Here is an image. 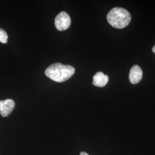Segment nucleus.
I'll return each mask as SVG.
<instances>
[{
	"label": "nucleus",
	"mask_w": 155,
	"mask_h": 155,
	"mask_svg": "<svg viewBox=\"0 0 155 155\" xmlns=\"http://www.w3.org/2000/svg\"><path fill=\"white\" fill-rule=\"evenodd\" d=\"M75 71V68L71 66L56 63L47 67L45 71V75L55 82H63L71 77Z\"/></svg>",
	"instance_id": "obj_1"
},
{
	"label": "nucleus",
	"mask_w": 155,
	"mask_h": 155,
	"mask_svg": "<svg viewBox=\"0 0 155 155\" xmlns=\"http://www.w3.org/2000/svg\"><path fill=\"white\" fill-rule=\"evenodd\" d=\"M107 20L113 27L122 29L129 24L131 21V15L127 9L117 7L113 8L108 13Z\"/></svg>",
	"instance_id": "obj_2"
},
{
	"label": "nucleus",
	"mask_w": 155,
	"mask_h": 155,
	"mask_svg": "<svg viewBox=\"0 0 155 155\" xmlns=\"http://www.w3.org/2000/svg\"><path fill=\"white\" fill-rule=\"evenodd\" d=\"M71 22V18L68 14L65 12H61L55 17V25L58 31H65L70 27Z\"/></svg>",
	"instance_id": "obj_3"
},
{
	"label": "nucleus",
	"mask_w": 155,
	"mask_h": 155,
	"mask_svg": "<svg viewBox=\"0 0 155 155\" xmlns=\"http://www.w3.org/2000/svg\"><path fill=\"white\" fill-rule=\"evenodd\" d=\"M15 102L11 99L0 101V114L3 117L8 116L14 109Z\"/></svg>",
	"instance_id": "obj_4"
},
{
	"label": "nucleus",
	"mask_w": 155,
	"mask_h": 155,
	"mask_svg": "<svg viewBox=\"0 0 155 155\" xmlns=\"http://www.w3.org/2000/svg\"><path fill=\"white\" fill-rule=\"evenodd\" d=\"M143 78V71L138 65L133 66L129 72V79L130 83L135 84L140 82Z\"/></svg>",
	"instance_id": "obj_5"
},
{
	"label": "nucleus",
	"mask_w": 155,
	"mask_h": 155,
	"mask_svg": "<svg viewBox=\"0 0 155 155\" xmlns=\"http://www.w3.org/2000/svg\"><path fill=\"white\" fill-rule=\"evenodd\" d=\"M109 77L105 75L103 72H98L96 73L93 77V84L100 87H104L108 83Z\"/></svg>",
	"instance_id": "obj_6"
},
{
	"label": "nucleus",
	"mask_w": 155,
	"mask_h": 155,
	"mask_svg": "<svg viewBox=\"0 0 155 155\" xmlns=\"http://www.w3.org/2000/svg\"><path fill=\"white\" fill-rule=\"evenodd\" d=\"M8 36L5 31L0 28V42L2 44H6L8 42Z\"/></svg>",
	"instance_id": "obj_7"
},
{
	"label": "nucleus",
	"mask_w": 155,
	"mask_h": 155,
	"mask_svg": "<svg viewBox=\"0 0 155 155\" xmlns=\"http://www.w3.org/2000/svg\"><path fill=\"white\" fill-rule=\"evenodd\" d=\"M89 155L86 153V152H82L81 153H80V155Z\"/></svg>",
	"instance_id": "obj_8"
},
{
	"label": "nucleus",
	"mask_w": 155,
	"mask_h": 155,
	"mask_svg": "<svg viewBox=\"0 0 155 155\" xmlns=\"http://www.w3.org/2000/svg\"><path fill=\"white\" fill-rule=\"evenodd\" d=\"M152 51L155 53V45L153 47V48H152Z\"/></svg>",
	"instance_id": "obj_9"
}]
</instances>
